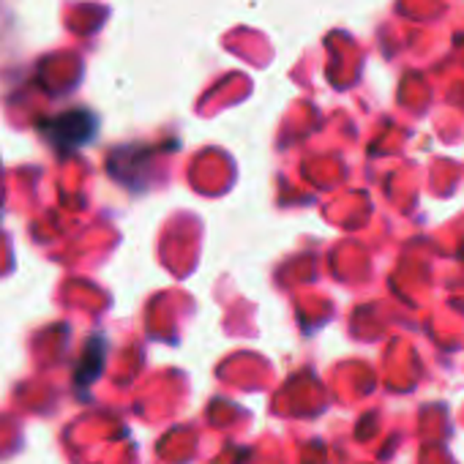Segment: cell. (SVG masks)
Masks as SVG:
<instances>
[{"instance_id": "obj_1", "label": "cell", "mask_w": 464, "mask_h": 464, "mask_svg": "<svg viewBox=\"0 0 464 464\" xmlns=\"http://www.w3.org/2000/svg\"><path fill=\"white\" fill-rule=\"evenodd\" d=\"M93 131H96V118L91 112H82V110L61 115L53 123V134H55V142L61 148H77V145L88 142L93 137Z\"/></svg>"}]
</instances>
